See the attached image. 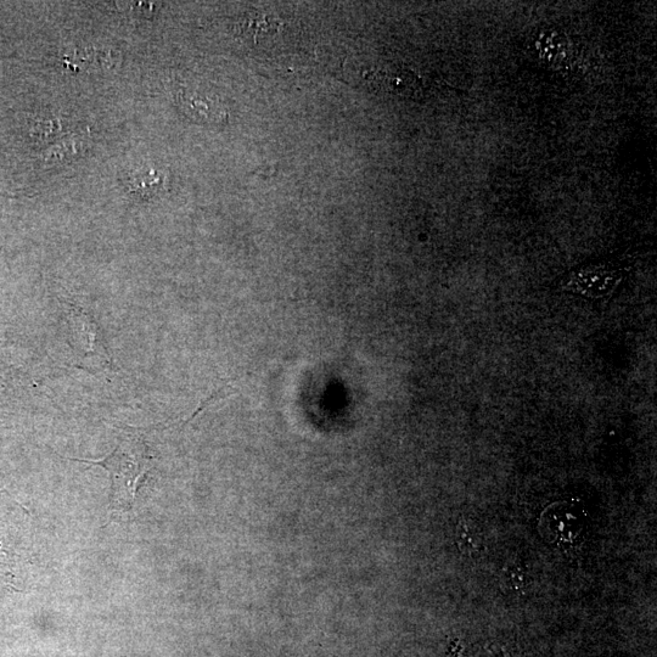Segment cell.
<instances>
[{
    "mask_svg": "<svg viewBox=\"0 0 657 657\" xmlns=\"http://www.w3.org/2000/svg\"><path fill=\"white\" fill-rule=\"evenodd\" d=\"M154 457L142 438L123 437L119 445L103 460H78L89 465H99L109 471L111 477L110 509L114 513H126L133 508L140 484L153 469Z\"/></svg>",
    "mask_w": 657,
    "mask_h": 657,
    "instance_id": "cell-1",
    "label": "cell"
},
{
    "mask_svg": "<svg viewBox=\"0 0 657 657\" xmlns=\"http://www.w3.org/2000/svg\"><path fill=\"white\" fill-rule=\"evenodd\" d=\"M72 346L82 358V368L103 372L112 368L108 346L95 319L75 303H66Z\"/></svg>",
    "mask_w": 657,
    "mask_h": 657,
    "instance_id": "cell-2",
    "label": "cell"
},
{
    "mask_svg": "<svg viewBox=\"0 0 657 657\" xmlns=\"http://www.w3.org/2000/svg\"><path fill=\"white\" fill-rule=\"evenodd\" d=\"M178 104L190 119L205 125H222L228 121V112L221 101L194 89H182Z\"/></svg>",
    "mask_w": 657,
    "mask_h": 657,
    "instance_id": "cell-3",
    "label": "cell"
},
{
    "mask_svg": "<svg viewBox=\"0 0 657 657\" xmlns=\"http://www.w3.org/2000/svg\"><path fill=\"white\" fill-rule=\"evenodd\" d=\"M88 140L78 136H66L59 142L50 145L43 155V160L52 162L54 165L66 164L73 160L81 159L88 153Z\"/></svg>",
    "mask_w": 657,
    "mask_h": 657,
    "instance_id": "cell-4",
    "label": "cell"
},
{
    "mask_svg": "<svg viewBox=\"0 0 657 657\" xmlns=\"http://www.w3.org/2000/svg\"><path fill=\"white\" fill-rule=\"evenodd\" d=\"M457 546L468 557H477L486 549V536L482 527L473 519L463 518L456 529Z\"/></svg>",
    "mask_w": 657,
    "mask_h": 657,
    "instance_id": "cell-5",
    "label": "cell"
},
{
    "mask_svg": "<svg viewBox=\"0 0 657 657\" xmlns=\"http://www.w3.org/2000/svg\"><path fill=\"white\" fill-rule=\"evenodd\" d=\"M66 126L63 120L55 116L36 117L30 122L28 134L38 144L53 145L65 138Z\"/></svg>",
    "mask_w": 657,
    "mask_h": 657,
    "instance_id": "cell-6",
    "label": "cell"
},
{
    "mask_svg": "<svg viewBox=\"0 0 657 657\" xmlns=\"http://www.w3.org/2000/svg\"><path fill=\"white\" fill-rule=\"evenodd\" d=\"M164 183V174L154 170V168H148V170L133 174L131 182H129L133 192L142 195H154L161 192Z\"/></svg>",
    "mask_w": 657,
    "mask_h": 657,
    "instance_id": "cell-7",
    "label": "cell"
},
{
    "mask_svg": "<svg viewBox=\"0 0 657 657\" xmlns=\"http://www.w3.org/2000/svg\"><path fill=\"white\" fill-rule=\"evenodd\" d=\"M411 76L412 72H381L380 83L386 84L387 89L397 88V93H400V88L413 93L417 88V81L414 77L409 80L408 77Z\"/></svg>",
    "mask_w": 657,
    "mask_h": 657,
    "instance_id": "cell-8",
    "label": "cell"
},
{
    "mask_svg": "<svg viewBox=\"0 0 657 657\" xmlns=\"http://www.w3.org/2000/svg\"><path fill=\"white\" fill-rule=\"evenodd\" d=\"M469 657H510L505 645L498 642H486L475 645L470 651Z\"/></svg>",
    "mask_w": 657,
    "mask_h": 657,
    "instance_id": "cell-9",
    "label": "cell"
},
{
    "mask_svg": "<svg viewBox=\"0 0 657 657\" xmlns=\"http://www.w3.org/2000/svg\"><path fill=\"white\" fill-rule=\"evenodd\" d=\"M504 581L508 583L509 588L519 591V589L526 587V574L519 567L505 569Z\"/></svg>",
    "mask_w": 657,
    "mask_h": 657,
    "instance_id": "cell-10",
    "label": "cell"
}]
</instances>
